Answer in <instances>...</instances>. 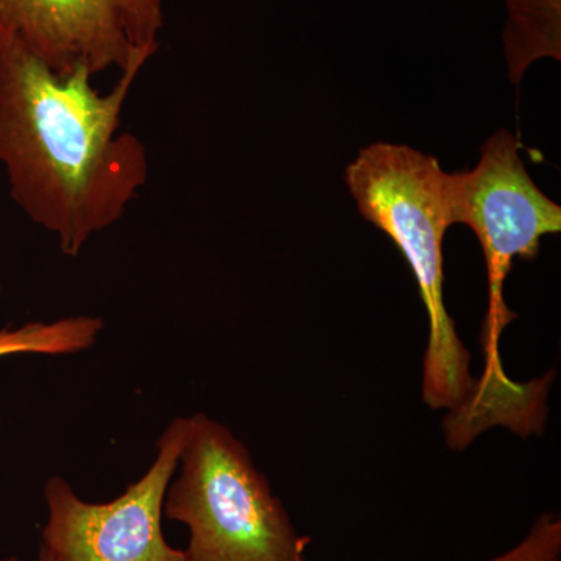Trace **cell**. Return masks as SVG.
Listing matches in <instances>:
<instances>
[{"label":"cell","mask_w":561,"mask_h":561,"mask_svg":"<svg viewBox=\"0 0 561 561\" xmlns=\"http://www.w3.org/2000/svg\"><path fill=\"white\" fill-rule=\"evenodd\" d=\"M140 70H125L101 94L87 69L58 76L0 36V164L11 198L66 256L116 225L149 179L146 147L121 130Z\"/></svg>","instance_id":"6da1fadb"},{"label":"cell","mask_w":561,"mask_h":561,"mask_svg":"<svg viewBox=\"0 0 561 561\" xmlns=\"http://www.w3.org/2000/svg\"><path fill=\"white\" fill-rule=\"evenodd\" d=\"M512 133L500 130L483 144L481 161L468 172L446 173L449 224L474 231L485 256L489 309L481 343L485 367L470 400L445 416L449 435L471 445L494 426L522 438L541 435L548 420V394L556 371L530 382L513 381L502 365L500 339L518 319L504 301V284L515 260L534 261L541 239L561 231V208L538 190L518 153Z\"/></svg>","instance_id":"7a4b0ae2"},{"label":"cell","mask_w":561,"mask_h":561,"mask_svg":"<svg viewBox=\"0 0 561 561\" xmlns=\"http://www.w3.org/2000/svg\"><path fill=\"white\" fill-rule=\"evenodd\" d=\"M446 172L437 158L409 146L376 142L359 151L345 181L362 216L386 232L412 268L430 319L423 359V400L451 412L476 390L471 354L445 305L443 241L451 227Z\"/></svg>","instance_id":"3957f363"},{"label":"cell","mask_w":561,"mask_h":561,"mask_svg":"<svg viewBox=\"0 0 561 561\" xmlns=\"http://www.w3.org/2000/svg\"><path fill=\"white\" fill-rule=\"evenodd\" d=\"M191 426L169 483L164 516L186 524V561H306L311 538L295 529L251 454L206 413Z\"/></svg>","instance_id":"277c9868"},{"label":"cell","mask_w":561,"mask_h":561,"mask_svg":"<svg viewBox=\"0 0 561 561\" xmlns=\"http://www.w3.org/2000/svg\"><path fill=\"white\" fill-rule=\"evenodd\" d=\"M190 426V416L173 420L149 470L116 500L92 504L51 476L44 486L49 518L41 545L55 561H186L184 551L165 541L162 516Z\"/></svg>","instance_id":"5b68a950"},{"label":"cell","mask_w":561,"mask_h":561,"mask_svg":"<svg viewBox=\"0 0 561 561\" xmlns=\"http://www.w3.org/2000/svg\"><path fill=\"white\" fill-rule=\"evenodd\" d=\"M162 27L164 0H0V36L58 76L144 68Z\"/></svg>","instance_id":"8992f818"},{"label":"cell","mask_w":561,"mask_h":561,"mask_svg":"<svg viewBox=\"0 0 561 561\" xmlns=\"http://www.w3.org/2000/svg\"><path fill=\"white\" fill-rule=\"evenodd\" d=\"M103 328V320L92 316L66 317L50 323L35 321L18 328L7 327L0 330V357L11 354L65 356L81 353L98 343Z\"/></svg>","instance_id":"52a82bcc"},{"label":"cell","mask_w":561,"mask_h":561,"mask_svg":"<svg viewBox=\"0 0 561 561\" xmlns=\"http://www.w3.org/2000/svg\"><path fill=\"white\" fill-rule=\"evenodd\" d=\"M561 519L552 513L541 515L518 546L489 561H560Z\"/></svg>","instance_id":"ba28073f"},{"label":"cell","mask_w":561,"mask_h":561,"mask_svg":"<svg viewBox=\"0 0 561 561\" xmlns=\"http://www.w3.org/2000/svg\"><path fill=\"white\" fill-rule=\"evenodd\" d=\"M36 561H55V559L54 556H51V553L47 551V548H44V546L41 545L38 560Z\"/></svg>","instance_id":"9c48e42d"},{"label":"cell","mask_w":561,"mask_h":561,"mask_svg":"<svg viewBox=\"0 0 561 561\" xmlns=\"http://www.w3.org/2000/svg\"><path fill=\"white\" fill-rule=\"evenodd\" d=\"M3 561H20V560L14 559V557H11V559H7V560H3Z\"/></svg>","instance_id":"30bf717a"},{"label":"cell","mask_w":561,"mask_h":561,"mask_svg":"<svg viewBox=\"0 0 561 561\" xmlns=\"http://www.w3.org/2000/svg\"><path fill=\"white\" fill-rule=\"evenodd\" d=\"M0 291H2V283H0Z\"/></svg>","instance_id":"8fae6325"}]
</instances>
